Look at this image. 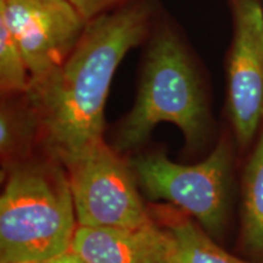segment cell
<instances>
[{
	"instance_id": "1",
	"label": "cell",
	"mask_w": 263,
	"mask_h": 263,
	"mask_svg": "<svg viewBox=\"0 0 263 263\" xmlns=\"http://www.w3.org/2000/svg\"><path fill=\"white\" fill-rule=\"evenodd\" d=\"M161 0H140L90 20L59 67L32 80L24 97L39 123L50 159L65 164L104 140L105 105L118 66L143 45Z\"/></svg>"
},
{
	"instance_id": "2",
	"label": "cell",
	"mask_w": 263,
	"mask_h": 263,
	"mask_svg": "<svg viewBox=\"0 0 263 263\" xmlns=\"http://www.w3.org/2000/svg\"><path fill=\"white\" fill-rule=\"evenodd\" d=\"M143 47L136 100L117 128L114 149L140 146L162 122L178 127L189 147L199 146L212 120L209 85L185 32L163 5Z\"/></svg>"
},
{
	"instance_id": "3",
	"label": "cell",
	"mask_w": 263,
	"mask_h": 263,
	"mask_svg": "<svg viewBox=\"0 0 263 263\" xmlns=\"http://www.w3.org/2000/svg\"><path fill=\"white\" fill-rule=\"evenodd\" d=\"M77 227L60 162L28 159L8 171L0 197V263L48 261L71 249Z\"/></svg>"
},
{
	"instance_id": "4",
	"label": "cell",
	"mask_w": 263,
	"mask_h": 263,
	"mask_svg": "<svg viewBox=\"0 0 263 263\" xmlns=\"http://www.w3.org/2000/svg\"><path fill=\"white\" fill-rule=\"evenodd\" d=\"M138 185L153 200L179 207L212 236L223 235L232 189L233 149L223 138L205 160L195 164L171 161L162 153L139 155L130 162Z\"/></svg>"
},
{
	"instance_id": "5",
	"label": "cell",
	"mask_w": 263,
	"mask_h": 263,
	"mask_svg": "<svg viewBox=\"0 0 263 263\" xmlns=\"http://www.w3.org/2000/svg\"><path fill=\"white\" fill-rule=\"evenodd\" d=\"M62 166L70 180L78 226L134 228L153 222L133 170L104 140Z\"/></svg>"
},
{
	"instance_id": "6",
	"label": "cell",
	"mask_w": 263,
	"mask_h": 263,
	"mask_svg": "<svg viewBox=\"0 0 263 263\" xmlns=\"http://www.w3.org/2000/svg\"><path fill=\"white\" fill-rule=\"evenodd\" d=\"M232 22L227 54V112L240 146L263 122V6L259 0H224Z\"/></svg>"
},
{
	"instance_id": "7",
	"label": "cell",
	"mask_w": 263,
	"mask_h": 263,
	"mask_svg": "<svg viewBox=\"0 0 263 263\" xmlns=\"http://www.w3.org/2000/svg\"><path fill=\"white\" fill-rule=\"evenodd\" d=\"M0 22L17 42L31 81L59 67L89 24L71 0H0Z\"/></svg>"
},
{
	"instance_id": "8",
	"label": "cell",
	"mask_w": 263,
	"mask_h": 263,
	"mask_svg": "<svg viewBox=\"0 0 263 263\" xmlns=\"http://www.w3.org/2000/svg\"><path fill=\"white\" fill-rule=\"evenodd\" d=\"M71 249L87 263H171L174 239L154 221L134 228L78 226Z\"/></svg>"
},
{
	"instance_id": "9",
	"label": "cell",
	"mask_w": 263,
	"mask_h": 263,
	"mask_svg": "<svg viewBox=\"0 0 263 263\" xmlns=\"http://www.w3.org/2000/svg\"><path fill=\"white\" fill-rule=\"evenodd\" d=\"M242 176L240 240L251 261L263 263V122Z\"/></svg>"
},
{
	"instance_id": "10",
	"label": "cell",
	"mask_w": 263,
	"mask_h": 263,
	"mask_svg": "<svg viewBox=\"0 0 263 263\" xmlns=\"http://www.w3.org/2000/svg\"><path fill=\"white\" fill-rule=\"evenodd\" d=\"M39 139V123L27 101L21 95L3 97L0 105V155L3 167L28 160L29 151Z\"/></svg>"
},
{
	"instance_id": "11",
	"label": "cell",
	"mask_w": 263,
	"mask_h": 263,
	"mask_svg": "<svg viewBox=\"0 0 263 263\" xmlns=\"http://www.w3.org/2000/svg\"><path fill=\"white\" fill-rule=\"evenodd\" d=\"M167 228L174 239V252L171 263H257L228 254L194 219L180 217Z\"/></svg>"
},
{
	"instance_id": "12",
	"label": "cell",
	"mask_w": 263,
	"mask_h": 263,
	"mask_svg": "<svg viewBox=\"0 0 263 263\" xmlns=\"http://www.w3.org/2000/svg\"><path fill=\"white\" fill-rule=\"evenodd\" d=\"M31 83L27 64L17 42L4 22H0V90L2 97L21 95Z\"/></svg>"
},
{
	"instance_id": "13",
	"label": "cell",
	"mask_w": 263,
	"mask_h": 263,
	"mask_svg": "<svg viewBox=\"0 0 263 263\" xmlns=\"http://www.w3.org/2000/svg\"><path fill=\"white\" fill-rule=\"evenodd\" d=\"M88 21L140 0H71Z\"/></svg>"
},
{
	"instance_id": "14",
	"label": "cell",
	"mask_w": 263,
	"mask_h": 263,
	"mask_svg": "<svg viewBox=\"0 0 263 263\" xmlns=\"http://www.w3.org/2000/svg\"><path fill=\"white\" fill-rule=\"evenodd\" d=\"M48 261L49 263H87L72 249H68L67 251L62 252V254L55 256Z\"/></svg>"
},
{
	"instance_id": "15",
	"label": "cell",
	"mask_w": 263,
	"mask_h": 263,
	"mask_svg": "<svg viewBox=\"0 0 263 263\" xmlns=\"http://www.w3.org/2000/svg\"><path fill=\"white\" fill-rule=\"evenodd\" d=\"M12 263H49V261H45V259H29V261H17Z\"/></svg>"
}]
</instances>
